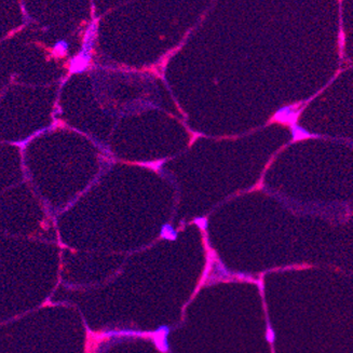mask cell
Instances as JSON below:
<instances>
[{
  "instance_id": "7a4b0ae2",
  "label": "cell",
  "mask_w": 353,
  "mask_h": 353,
  "mask_svg": "<svg viewBox=\"0 0 353 353\" xmlns=\"http://www.w3.org/2000/svg\"><path fill=\"white\" fill-rule=\"evenodd\" d=\"M95 34H96V26L91 25L89 27L88 32L85 34L83 49L81 53L76 57V59L73 61V64H71L73 65V66H71V69L74 71H81L85 68L86 64H88L90 59V52L93 46V41L95 39Z\"/></svg>"
},
{
  "instance_id": "3957f363",
  "label": "cell",
  "mask_w": 353,
  "mask_h": 353,
  "mask_svg": "<svg viewBox=\"0 0 353 353\" xmlns=\"http://www.w3.org/2000/svg\"><path fill=\"white\" fill-rule=\"evenodd\" d=\"M67 50H68V45H67V42L66 41H59L56 43V45L54 46L53 48V53L57 56H63L66 54L67 52Z\"/></svg>"
},
{
  "instance_id": "6da1fadb",
  "label": "cell",
  "mask_w": 353,
  "mask_h": 353,
  "mask_svg": "<svg viewBox=\"0 0 353 353\" xmlns=\"http://www.w3.org/2000/svg\"><path fill=\"white\" fill-rule=\"evenodd\" d=\"M311 99L312 98L308 99L307 102H298L282 107L276 112L275 116L271 118V122H278V124L291 127L297 125L300 113L305 110V108L308 106Z\"/></svg>"
}]
</instances>
